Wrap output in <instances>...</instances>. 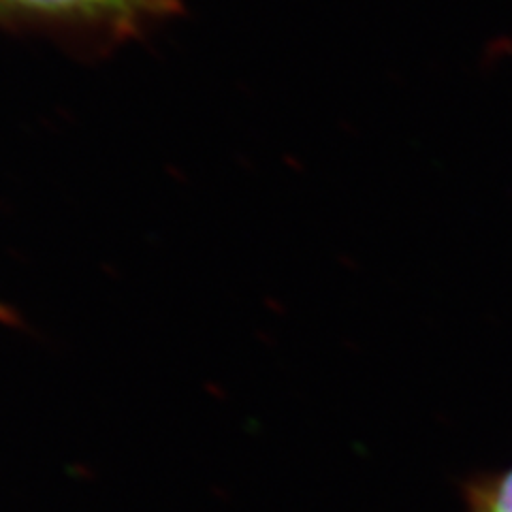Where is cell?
<instances>
[{
  "label": "cell",
  "instance_id": "6da1fadb",
  "mask_svg": "<svg viewBox=\"0 0 512 512\" xmlns=\"http://www.w3.org/2000/svg\"><path fill=\"white\" fill-rule=\"evenodd\" d=\"M0 3L37 13H111L135 5L137 0H0Z\"/></svg>",
  "mask_w": 512,
  "mask_h": 512
},
{
  "label": "cell",
  "instance_id": "7a4b0ae2",
  "mask_svg": "<svg viewBox=\"0 0 512 512\" xmlns=\"http://www.w3.org/2000/svg\"><path fill=\"white\" fill-rule=\"evenodd\" d=\"M470 512H512V468L470 491Z\"/></svg>",
  "mask_w": 512,
  "mask_h": 512
},
{
  "label": "cell",
  "instance_id": "3957f363",
  "mask_svg": "<svg viewBox=\"0 0 512 512\" xmlns=\"http://www.w3.org/2000/svg\"><path fill=\"white\" fill-rule=\"evenodd\" d=\"M5 316H7V310L0 308V318H5Z\"/></svg>",
  "mask_w": 512,
  "mask_h": 512
}]
</instances>
